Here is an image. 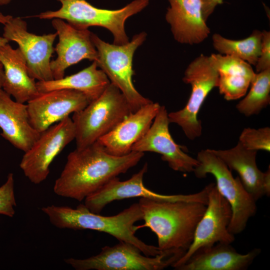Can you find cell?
<instances>
[{"mask_svg":"<svg viewBox=\"0 0 270 270\" xmlns=\"http://www.w3.org/2000/svg\"><path fill=\"white\" fill-rule=\"evenodd\" d=\"M138 204L144 224L156 234L158 247L164 252L182 256L191 244L206 205L196 201L159 200L142 198Z\"/></svg>","mask_w":270,"mask_h":270,"instance_id":"7a4b0ae2","label":"cell"},{"mask_svg":"<svg viewBox=\"0 0 270 270\" xmlns=\"http://www.w3.org/2000/svg\"><path fill=\"white\" fill-rule=\"evenodd\" d=\"M14 174L10 173L6 182L0 187V214L13 217L16 202L14 196Z\"/></svg>","mask_w":270,"mask_h":270,"instance_id":"83f0119b","label":"cell"},{"mask_svg":"<svg viewBox=\"0 0 270 270\" xmlns=\"http://www.w3.org/2000/svg\"><path fill=\"white\" fill-rule=\"evenodd\" d=\"M238 142L249 150L270 152V128L268 126L258 129L245 128L240 136Z\"/></svg>","mask_w":270,"mask_h":270,"instance_id":"4316f807","label":"cell"},{"mask_svg":"<svg viewBox=\"0 0 270 270\" xmlns=\"http://www.w3.org/2000/svg\"><path fill=\"white\" fill-rule=\"evenodd\" d=\"M75 138L72 119L68 116L40 132L36 142L24 154L20 166L34 184L44 182L56 157Z\"/></svg>","mask_w":270,"mask_h":270,"instance_id":"8fae6325","label":"cell"},{"mask_svg":"<svg viewBox=\"0 0 270 270\" xmlns=\"http://www.w3.org/2000/svg\"><path fill=\"white\" fill-rule=\"evenodd\" d=\"M210 56L218 74L220 94L227 100L245 96L256 74L251 65L232 55L212 54Z\"/></svg>","mask_w":270,"mask_h":270,"instance_id":"603a6c76","label":"cell"},{"mask_svg":"<svg viewBox=\"0 0 270 270\" xmlns=\"http://www.w3.org/2000/svg\"><path fill=\"white\" fill-rule=\"evenodd\" d=\"M182 80L191 86L190 96L183 108L168 113V117L170 123L178 124L186 136L194 140L202 134L198 113L210 92L218 87V74L210 56L202 54L188 64Z\"/></svg>","mask_w":270,"mask_h":270,"instance_id":"ba28073f","label":"cell"},{"mask_svg":"<svg viewBox=\"0 0 270 270\" xmlns=\"http://www.w3.org/2000/svg\"><path fill=\"white\" fill-rule=\"evenodd\" d=\"M52 24L58 37L54 48L57 57L50 64L54 79L64 77L67 68L82 60H96L97 51L88 29L76 28L60 18L52 19Z\"/></svg>","mask_w":270,"mask_h":270,"instance_id":"2e32d148","label":"cell"},{"mask_svg":"<svg viewBox=\"0 0 270 270\" xmlns=\"http://www.w3.org/2000/svg\"><path fill=\"white\" fill-rule=\"evenodd\" d=\"M12 0H0V6H5L10 4Z\"/></svg>","mask_w":270,"mask_h":270,"instance_id":"836d02e7","label":"cell"},{"mask_svg":"<svg viewBox=\"0 0 270 270\" xmlns=\"http://www.w3.org/2000/svg\"><path fill=\"white\" fill-rule=\"evenodd\" d=\"M224 0H202V14L204 20L206 22L208 18L213 12L216 6L223 2Z\"/></svg>","mask_w":270,"mask_h":270,"instance_id":"f546056e","label":"cell"},{"mask_svg":"<svg viewBox=\"0 0 270 270\" xmlns=\"http://www.w3.org/2000/svg\"><path fill=\"white\" fill-rule=\"evenodd\" d=\"M262 32L261 50L255 66L258 72L270 68V32L266 30Z\"/></svg>","mask_w":270,"mask_h":270,"instance_id":"f1b7e54d","label":"cell"},{"mask_svg":"<svg viewBox=\"0 0 270 270\" xmlns=\"http://www.w3.org/2000/svg\"><path fill=\"white\" fill-rule=\"evenodd\" d=\"M210 150L230 170L238 172L244 188L255 201L270 196V166L264 172L258 169L256 163L257 151L246 148L240 142L228 150Z\"/></svg>","mask_w":270,"mask_h":270,"instance_id":"ac0fdd59","label":"cell"},{"mask_svg":"<svg viewBox=\"0 0 270 270\" xmlns=\"http://www.w3.org/2000/svg\"><path fill=\"white\" fill-rule=\"evenodd\" d=\"M247 95L236 108L246 116L258 114L270 103V68L256 74Z\"/></svg>","mask_w":270,"mask_h":270,"instance_id":"484cf974","label":"cell"},{"mask_svg":"<svg viewBox=\"0 0 270 270\" xmlns=\"http://www.w3.org/2000/svg\"><path fill=\"white\" fill-rule=\"evenodd\" d=\"M166 20L174 38L184 44H198L210 34L202 14V0H168Z\"/></svg>","mask_w":270,"mask_h":270,"instance_id":"d6986e66","label":"cell"},{"mask_svg":"<svg viewBox=\"0 0 270 270\" xmlns=\"http://www.w3.org/2000/svg\"><path fill=\"white\" fill-rule=\"evenodd\" d=\"M90 102L82 92L63 89L40 93L26 104L30 123L42 132L70 114L82 110Z\"/></svg>","mask_w":270,"mask_h":270,"instance_id":"9a60e30c","label":"cell"},{"mask_svg":"<svg viewBox=\"0 0 270 270\" xmlns=\"http://www.w3.org/2000/svg\"><path fill=\"white\" fill-rule=\"evenodd\" d=\"M168 112L161 106L146 134L132 148V151L154 152L161 155L172 170L183 172H193L198 162L183 150L174 140L169 130Z\"/></svg>","mask_w":270,"mask_h":270,"instance_id":"5bb4252c","label":"cell"},{"mask_svg":"<svg viewBox=\"0 0 270 270\" xmlns=\"http://www.w3.org/2000/svg\"><path fill=\"white\" fill-rule=\"evenodd\" d=\"M4 68L2 64L0 62V91L2 89V85L4 82Z\"/></svg>","mask_w":270,"mask_h":270,"instance_id":"1f68e13d","label":"cell"},{"mask_svg":"<svg viewBox=\"0 0 270 270\" xmlns=\"http://www.w3.org/2000/svg\"><path fill=\"white\" fill-rule=\"evenodd\" d=\"M0 135L24 152L40 134L30 123L26 104L14 100L2 89L0 91Z\"/></svg>","mask_w":270,"mask_h":270,"instance_id":"ffe728a7","label":"cell"},{"mask_svg":"<svg viewBox=\"0 0 270 270\" xmlns=\"http://www.w3.org/2000/svg\"><path fill=\"white\" fill-rule=\"evenodd\" d=\"M160 107L158 103L151 102L130 114L98 142L110 154H129L134 144L148 130Z\"/></svg>","mask_w":270,"mask_h":270,"instance_id":"e0dca14e","label":"cell"},{"mask_svg":"<svg viewBox=\"0 0 270 270\" xmlns=\"http://www.w3.org/2000/svg\"><path fill=\"white\" fill-rule=\"evenodd\" d=\"M4 26L2 36L18 44L30 76L38 81L54 80L50 64L57 34L39 36L30 32L26 22L20 17H12Z\"/></svg>","mask_w":270,"mask_h":270,"instance_id":"4fadbf2b","label":"cell"},{"mask_svg":"<svg viewBox=\"0 0 270 270\" xmlns=\"http://www.w3.org/2000/svg\"><path fill=\"white\" fill-rule=\"evenodd\" d=\"M0 62L4 72L2 90L16 101L26 104L40 94L18 48L14 49L8 43L0 46Z\"/></svg>","mask_w":270,"mask_h":270,"instance_id":"7402d4cb","label":"cell"},{"mask_svg":"<svg viewBox=\"0 0 270 270\" xmlns=\"http://www.w3.org/2000/svg\"><path fill=\"white\" fill-rule=\"evenodd\" d=\"M182 256L168 253L148 256L134 244L119 241L114 246L102 248L96 255L84 259L68 258L64 262L76 270H161L172 266Z\"/></svg>","mask_w":270,"mask_h":270,"instance_id":"9c48e42d","label":"cell"},{"mask_svg":"<svg viewBox=\"0 0 270 270\" xmlns=\"http://www.w3.org/2000/svg\"><path fill=\"white\" fill-rule=\"evenodd\" d=\"M196 159L198 164L193 172L195 176L201 178L211 174L214 177L218 190L232 209L228 230L234 235L240 234L248 220L256 213V201L245 189L240 178H234L231 170L210 149L199 152Z\"/></svg>","mask_w":270,"mask_h":270,"instance_id":"8992f818","label":"cell"},{"mask_svg":"<svg viewBox=\"0 0 270 270\" xmlns=\"http://www.w3.org/2000/svg\"><path fill=\"white\" fill-rule=\"evenodd\" d=\"M8 40L3 36H0V46H2L8 43Z\"/></svg>","mask_w":270,"mask_h":270,"instance_id":"d6a6232c","label":"cell"},{"mask_svg":"<svg viewBox=\"0 0 270 270\" xmlns=\"http://www.w3.org/2000/svg\"><path fill=\"white\" fill-rule=\"evenodd\" d=\"M146 34L134 35L130 42L123 45L110 44L92 32L91 39L96 50L98 67L116 86L128 102L133 112L152 102L140 94L132 80L134 72L132 59L136 50L146 40Z\"/></svg>","mask_w":270,"mask_h":270,"instance_id":"52a82bcc","label":"cell"},{"mask_svg":"<svg viewBox=\"0 0 270 270\" xmlns=\"http://www.w3.org/2000/svg\"><path fill=\"white\" fill-rule=\"evenodd\" d=\"M13 16L10 15H5L0 12V24L3 25L7 23Z\"/></svg>","mask_w":270,"mask_h":270,"instance_id":"4dcf8cb0","label":"cell"},{"mask_svg":"<svg viewBox=\"0 0 270 270\" xmlns=\"http://www.w3.org/2000/svg\"><path fill=\"white\" fill-rule=\"evenodd\" d=\"M41 210L51 224L58 228L90 230L108 234L118 241L134 244L148 256L164 253L157 246L146 244L136 236L137 230L134 224L142 220L138 203L133 204L120 213L110 216L92 212L84 204H80L75 208L50 205L42 207Z\"/></svg>","mask_w":270,"mask_h":270,"instance_id":"3957f363","label":"cell"},{"mask_svg":"<svg viewBox=\"0 0 270 270\" xmlns=\"http://www.w3.org/2000/svg\"><path fill=\"white\" fill-rule=\"evenodd\" d=\"M148 169V164L146 163L127 180L121 181L118 176L113 178L86 197L84 204L91 212L97 214H100L106 206L114 201L137 197L159 200L196 201L207 204L208 185L200 192L192 194H162L144 186V177Z\"/></svg>","mask_w":270,"mask_h":270,"instance_id":"7c38bea8","label":"cell"},{"mask_svg":"<svg viewBox=\"0 0 270 270\" xmlns=\"http://www.w3.org/2000/svg\"><path fill=\"white\" fill-rule=\"evenodd\" d=\"M254 248L246 254L238 252L230 244L216 243L198 250L178 270H244L260 253Z\"/></svg>","mask_w":270,"mask_h":270,"instance_id":"44dd1931","label":"cell"},{"mask_svg":"<svg viewBox=\"0 0 270 270\" xmlns=\"http://www.w3.org/2000/svg\"><path fill=\"white\" fill-rule=\"evenodd\" d=\"M110 84L108 76L94 61L76 74L60 79L38 81L36 86L40 93L63 89L78 90L91 102L98 98Z\"/></svg>","mask_w":270,"mask_h":270,"instance_id":"cb8c5ba5","label":"cell"},{"mask_svg":"<svg viewBox=\"0 0 270 270\" xmlns=\"http://www.w3.org/2000/svg\"><path fill=\"white\" fill-rule=\"evenodd\" d=\"M144 152L132 151L116 156L108 154L98 141L77 148L67 157L54 186L58 196L82 202L110 180L136 166Z\"/></svg>","mask_w":270,"mask_h":270,"instance_id":"6da1fadb","label":"cell"},{"mask_svg":"<svg viewBox=\"0 0 270 270\" xmlns=\"http://www.w3.org/2000/svg\"><path fill=\"white\" fill-rule=\"evenodd\" d=\"M134 112L128 102L110 83L101 95L72 116L77 148L97 142Z\"/></svg>","mask_w":270,"mask_h":270,"instance_id":"5b68a950","label":"cell"},{"mask_svg":"<svg viewBox=\"0 0 270 270\" xmlns=\"http://www.w3.org/2000/svg\"><path fill=\"white\" fill-rule=\"evenodd\" d=\"M60 8L35 16L40 19L60 18L78 29L98 26L109 30L114 36V44L123 45L129 42L124 24L130 16L145 8L149 0H134L124 7L115 10L98 8L86 0H57Z\"/></svg>","mask_w":270,"mask_h":270,"instance_id":"277c9868","label":"cell"},{"mask_svg":"<svg viewBox=\"0 0 270 270\" xmlns=\"http://www.w3.org/2000/svg\"><path fill=\"white\" fill-rule=\"evenodd\" d=\"M232 216V209L228 200L218 192L216 184H210L206 209L196 226L192 242L172 267L176 270L200 248L218 242H233L234 235L228 230Z\"/></svg>","mask_w":270,"mask_h":270,"instance_id":"30bf717a","label":"cell"},{"mask_svg":"<svg viewBox=\"0 0 270 270\" xmlns=\"http://www.w3.org/2000/svg\"><path fill=\"white\" fill-rule=\"evenodd\" d=\"M262 40V32L258 30L240 40L228 39L218 34L212 36L213 46L220 54L236 56L254 66L260 55Z\"/></svg>","mask_w":270,"mask_h":270,"instance_id":"d4e9b609","label":"cell"}]
</instances>
